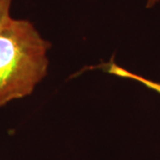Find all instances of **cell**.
Here are the masks:
<instances>
[{"mask_svg": "<svg viewBox=\"0 0 160 160\" xmlns=\"http://www.w3.org/2000/svg\"><path fill=\"white\" fill-rule=\"evenodd\" d=\"M50 46L29 21L0 28V107L30 94L46 77Z\"/></svg>", "mask_w": 160, "mask_h": 160, "instance_id": "1", "label": "cell"}, {"mask_svg": "<svg viewBox=\"0 0 160 160\" xmlns=\"http://www.w3.org/2000/svg\"><path fill=\"white\" fill-rule=\"evenodd\" d=\"M106 70L107 72H109L110 74L116 75L118 77L120 78H129V79L135 80L138 81L140 83H142L143 86H145L146 87H148L149 89H152L155 92H157L158 93L160 94V83L155 82L152 80H149L145 78H143L142 76H139L137 74L132 73L130 71L126 70V69L121 68L120 66L117 65L116 63L109 62V64L106 67Z\"/></svg>", "mask_w": 160, "mask_h": 160, "instance_id": "2", "label": "cell"}, {"mask_svg": "<svg viewBox=\"0 0 160 160\" xmlns=\"http://www.w3.org/2000/svg\"><path fill=\"white\" fill-rule=\"evenodd\" d=\"M12 0H0V28L8 22L10 16V7Z\"/></svg>", "mask_w": 160, "mask_h": 160, "instance_id": "3", "label": "cell"}, {"mask_svg": "<svg viewBox=\"0 0 160 160\" xmlns=\"http://www.w3.org/2000/svg\"><path fill=\"white\" fill-rule=\"evenodd\" d=\"M159 0H149L148 1V4H147V6L148 7H151V6H153L156 4V3H158Z\"/></svg>", "mask_w": 160, "mask_h": 160, "instance_id": "4", "label": "cell"}]
</instances>
